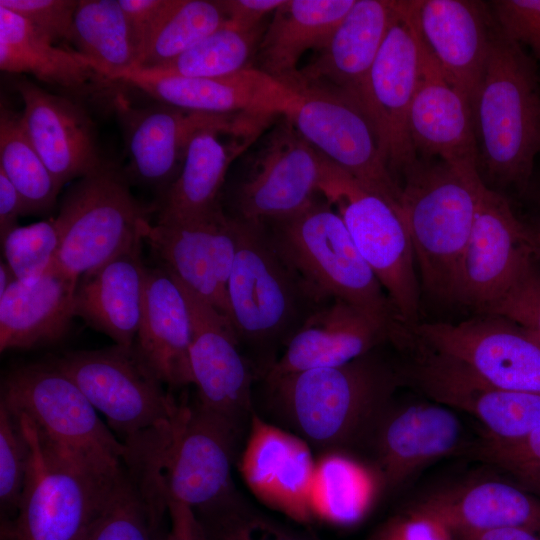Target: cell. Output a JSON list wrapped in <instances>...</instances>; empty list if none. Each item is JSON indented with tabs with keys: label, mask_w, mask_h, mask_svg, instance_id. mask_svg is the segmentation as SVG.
Returning <instances> with one entry per match:
<instances>
[{
	"label": "cell",
	"mask_w": 540,
	"mask_h": 540,
	"mask_svg": "<svg viewBox=\"0 0 540 540\" xmlns=\"http://www.w3.org/2000/svg\"><path fill=\"white\" fill-rule=\"evenodd\" d=\"M241 435L197 402L180 404L169 426L125 442L124 464L165 509L175 501L201 513L239 494L232 466Z\"/></svg>",
	"instance_id": "1"
},
{
	"label": "cell",
	"mask_w": 540,
	"mask_h": 540,
	"mask_svg": "<svg viewBox=\"0 0 540 540\" xmlns=\"http://www.w3.org/2000/svg\"><path fill=\"white\" fill-rule=\"evenodd\" d=\"M237 220L238 242L227 288L230 320L241 349L264 377L280 350L327 300L320 299L281 255L262 223Z\"/></svg>",
	"instance_id": "2"
},
{
	"label": "cell",
	"mask_w": 540,
	"mask_h": 540,
	"mask_svg": "<svg viewBox=\"0 0 540 540\" xmlns=\"http://www.w3.org/2000/svg\"><path fill=\"white\" fill-rule=\"evenodd\" d=\"M401 378L373 350L344 365L265 382L274 406L297 436L333 452L374 432Z\"/></svg>",
	"instance_id": "3"
},
{
	"label": "cell",
	"mask_w": 540,
	"mask_h": 540,
	"mask_svg": "<svg viewBox=\"0 0 540 540\" xmlns=\"http://www.w3.org/2000/svg\"><path fill=\"white\" fill-rule=\"evenodd\" d=\"M472 111L485 172L525 191L540 152V86L532 59L496 23Z\"/></svg>",
	"instance_id": "4"
},
{
	"label": "cell",
	"mask_w": 540,
	"mask_h": 540,
	"mask_svg": "<svg viewBox=\"0 0 540 540\" xmlns=\"http://www.w3.org/2000/svg\"><path fill=\"white\" fill-rule=\"evenodd\" d=\"M260 223L320 299H340L354 306L382 327L392 344L403 337L406 328L388 295L325 198L315 197L290 216Z\"/></svg>",
	"instance_id": "5"
},
{
	"label": "cell",
	"mask_w": 540,
	"mask_h": 540,
	"mask_svg": "<svg viewBox=\"0 0 540 540\" xmlns=\"http://www.w3.org/2000/svg\"><path fill=\"white\" fill-rule=\"evenodd\" d=\"M400 213L408 231L421 289L452 304L458 269L484 184L478 168L417 162L403 173Z\"/></svg>",
	"instance_id": "6"
},
{
	"label": "cell",
	"mask_w": 540,
	"mask_h": 540,
	"mask_svg": "<svg viewBox=\"0 0 540 540\" xmlns=\"http://www.w3.org/2000/svg\"><path fill=\"white\" fill-rule=\"evenodd\" d=\"M24 415L39 440L59 456L100 476L116 477L127 447L97 415L79 387L50 361L11 369L1 384V400Z\"/></svg>",
	"instance_id": "7"
},
{
	"label": "cell",
	"mask_w": 540,
	"mask_h": 540,
	"mask_svg": "<svg viewBox=\"0 0 540 540\" xmlns=\"http://www.w3.org/2000/svg\"><path fill=\"white\" fill-rule=\"evenodd\" d=\"M319 193L341 216L401 323L411 330L419 323L420 286L412 243L401 215L327 157Z\"/></svg>",
	"instance_id": "8"
},
{
	"label": "cell",
	"mask_w": 540,
	"mask_h": 540,
	"mask_svg": "<svg viewBox=\"0 0 540 540\" xmlns=\"http://www.w3.org/2000/svg\"><path fill=\"white\" fill-rule=\"evenodd\" d=\"M152 210L134 198L124 173L104 162L80 178L61 202L55 217L61 235L56 266L79 279L97 270L142 240Z\"/></svg>",
	"instance_id": "9"
},
{
	"label": "cell",
	"mask_w": 540,
	"mask_h": 540,
	"mask_svg": "<svg viewBox=\"0 0 540 540\" xmlns=\"http://www.w3.org/2000/svg\"><path fill=\"white\" fill-rule=\"evenodd\" d=\"M17 415L30 440L32 455L17 515L2 526V537L84 540L121 473L100 476L59 456L39 440L24 415Z\"/></svg>",
	"instance_id": "10"
},
{
	"label": "cell",
	"mask_w": 540,
	"mask_h": 540,
	"mask_svg": "<svg viewBox=\"0 0 540 540\" xmlns=\"http://www.w3.org/2000/svg\"><path fill=\"white\" fill-rule=\"evenodd\" d=\"M50 362L79 387L123 442L169 426L178 410L134 345L70 351Z\"/></svg>",
	"instance_id": "11"
},
{
	"label": "cell",
	"mask_w": 540,
	"mask_h": 540,
	"mask_svg": "<svg viewBox=\"0 0 540 540\" xmlns=\"http://www.w3.org/2000/svg\"><path fill=\"white\" fill-rule=\"evenodd\" d=\"M401 350L411 355L401 377H407L435 402L475 417L484 426L486 439L515 442L540 428V394L492 385L464 364L411 337Z\"/></svg>",
	"instance_id": "12"
},
{
	"label": "cell",
	"mask_w": 540,
	"mask_h": 540,
	"mask_svg": "<svg viewBox=\"0 0 540 540\" xmlns=\"http://www.w3.org/2000/svg\"><path fill=\"white\" fill-rule=\"evenodd\" d=\"M410 337L502 389L540 394V338L497 314L458 323H418Z\"/></svg>",
	"instance_id": "13"
},
{
	"label": "cell",
	"mask_w": 540,
	"mask_h": 540,
	"mask_svg": "<svg viewBox=\"0 0 540 540\" xmlns=\"http://www.w3.org/2000/svg\"><path fill=\"white\" fill-rule=\"evenodd\" d=\"M297 94L295 105L284 117L313 147L401 215L400 185L383 156L375 126L364 109L339 95L314 90Z\"/></svg>",
	"instance_id": "14"
},
{
	"label": "cell",
	"mask_w": 540,
	"mask_h": 540,
	"mask_svg": "<svg viewBox=\"0 0 540 540\" xmlns=\"http://www.w3.org/2000/svg\"><path fill=\"white\" fill-rule=\"evenodd\" d=\"M534 260L525 222L515 216L503 195L484 183L458 269L453 303L487 313Z\"/></svg>",
	"instance_id": "15"
},
{
	"label": "cell",
	"mask_w": 540,
	"mask_h": 540,
	"mask_svg": "<svg viewBox=\"0 0 540 540\" xmlns=\"http://www.w3.org/2000/svg\"><path fill=\"white\" fill-rule=\"evenodd\" d=\"M254 156L237 189L233 217L256 223L287 217L319 194L326 157L286 117Z\"/></svg>",
	"instance_id": "16"
},
{
	"label": "cell",
	"mask_w": 540,
	"mask_h": 540,
	"mask_svg": "<svg viewBox=\"0 0 540 540\" xmlns=\"http://www.w3.org/2000/svg\"><path fill=\"white\" fill-rule=\"evenodd\" d=\"M175 279L191 315L190 366L197 391L196 402L242 434L254 413L252 383L255 370L243 354L231 323Z\"/></svg>",
	"instance_id": "17"
},
{
	"label": "cell",
	"mask_w": 540,
	"mask_h": 540,
	"mask_svg": "<svg viewBox=\"0 0 540 540\" xmlns=\"http://www.w3.org/2000/svg\"><path fill=\"white\" fill-rule=\"evenodd\" d=\"M419 71L420 39L405 0L374 60L367 85V114L393 175L403 174L418 160L409 132V111Z\"/></svg>",
	"instance_id": "18"
},
{
	"label": "cell",
	"mask_w": 540,
	"mask_h": 540,
	"mask_svg": "<svg viewBox=\"0 0 540 540\" xmlns=\"http://www.w3.org/2000/svg\"><path fill=\"white\" fill-rule=\"evenodd\" d=\"M238 227L235 217L221 212L188 224L166 225L147 220L141 237L162 267L231 323L227 288Z\"/></svg>",
	"instance_id": "19"
},
{
	"label": "cell",
	"mask_w": 540,
	"mask_h": 540,
	"mask_svg": "<svg viewBox=\"0 0 540 540\" xmlns=\"http://www.w3.org/2000/svg\"><path fill=\"white\" fill-rule=\"evenodd\" d=\"M275 116L254 114L230 128H208L189 142L176 180L156 204L158 224L200 222L220 214L219 195L232 162Z\"/></svg>",
	"instance_id": "20"
},
{
	"label": "cell",
	"mask_w": 540,
	"mask_h": 540,
	"mask_svg": "<svg viewBox=\"0 0 540 540\" xmlns=\"http://www.w3.org/2000/svg\"><path fill=\"white\" fill-rule=\"evenodd\" d=\"M130 159V172L161 197L180 173L193 136L208 128H230L252 113L215 114L180 109L167 104L133 107L115 101Z\"/></svg>",
	"instance_id": "21"
},
{
	"label": "cell",
	"mask_w": 540,
	"mask_h": 540,
	"mask_svg": "<svg viewBox=\"0 0 540 540\" xmlns=\"http://www.w3.org/2000/svg\"><path fill=\"white\" fill-rule=\"evenodd\" d=\"M400 9L401 1L355 0L327 45L299 70L295 92L314 90L343 96L367 113L369 73Z\"/></svg>",
	"instance_id": "22"
},
{
	"label": "cell",
	"mask_w": 540,
	"mask_h": 540,
	"mask_svg": "<svg viewBox=\"0 0 540 540\" xmlns=\"http://www.w3.org/2000/svg\"><path fill=\"white\" fill-rule=\"evenodd\" d=\"M419 37L447 81L471 103L480 87L494 19L480 1L411 0Z\"/></svg>",
	"instance_id": "23"
},
{
	"label": "cell",
	"mask_w": 540,
	"mask_h": 540,
	"mask_svg": "<svg viewBox=\"0 0 540 540\" xmlns=\"http://www.w3.org/2000/svg\"><path fill=\"white\" fill-rule=\"evenodd\" d=\"M120 81L163 104L215 114L252 113L285 116L298 94L257 68L214 78L161 76L134 69Z\"/></svg>",
	"instance_id": "24"
},
{
	"label": "cell",
	"mask_w": 540,
	"mask_h": 540,
	"mask_svg": "<svg viewBox=\"0 0 540 540\" xmlns=\"http://www.w3.org/2000/svg\"><path fill=\"white\" fill-rule=\"evenodd\" d=\"M239 468L251 492L271 508L301 522L314 514L316 463L308 443L299 436L265 422L254 412Z\"/></svg>",
	"instance_id": "25"
},
{
	"label": "cell",
	"mask_w": 540,
	"mask_h": 540,
	"mask_svg": "<svg viewBox=\"0 0 540 540\" xmlns=\"http://www.w3.org/2000/svg\"><path fill=\"white\" fill-rule=\"evenodd\" d=\"M15 87L24 104L26 133L61 187L103 165L92 120L82 107L26 79Z\"/></svg>",
	"instance_id": "26"
},
{
	"label": "cell",
	"mask_w": 540,
	"mask_h": 540,
	"mask_svg": "<svg viewBox=\"0 0 540 540\" xmlns=\"http://www.w3.org/2000/svg\"><path fill=\"white\" fill-rule=\"evenodd\" d=\"M409 132L416 153L438 156L454 166L478 168L479 148L471 103L443 76L421 39L420 71L409 111Z\"/></svg>",
	"instance_id": "27"
},
{
	"label": "cell",
	"mask_w": 540,
	"mask_h": 540,
	"mask_svg": "<svg viewBox=\"0 0 540 540\" xmlns=\"http://www.w3.org/2000/svg\"><path fill=\"white\" fill-rule=\"evenodd\" d=\"M462 437L460 419L440 403L388 408L373 432L384 486L396 488L425 466L454 453L461 447Z\"/></svg>",
	"instance_id": "28"
},
{
	"label": "cell",
	"mask_w": 540,
	"mask_h": 540,
	"mask_svg": "<svg viewBox=\"0 0 540 540\" xmlns=\"http://www.w3.org/2000/svg\"><path fill=\"white\" fill-rule=\"evenodd\" d=\"M385 341H389L387 332L363 312L340 299H329L293 336L264 379L344 365Z\"/></svg>",
	"instance_id": "29"
},
{
	"label": "cell",
	"mask_w": 540,
	"mask_h": 540,
	"mask_svg": "<svg viewBox=\"0 0 540 540\" xmlns=\"http://www.w3.org/2000/svg\"><path fill=\"white\" fill-rule=\"evenodd\" d=\"M192 322L184 293L164 267H147L141 324L134 347L163 385L193 384Z\"/></svg>",
	"instance_id": "30"
},
{
	"label": "cell",
	"mask_w": 540,
	"mask_h": 540,
	"mask_svg": "<svg viewBox=\"0 0 540 540\" xmlns=\"http://www.w3.org/2000/svg\"><path fill=\"white\" fill-rule=\"evenodd\" d=\"M79 280L54 263L36 279L14 282L0 296V351L61 340L75 317Z\"/></svg>",
	"instance_id": "31"
},
{
	"label": "cell",
	"mask_w": 540,
	"mask_h": 540,
	"mask_svg": "<svg viewBox=\"0 0 540 540\" xmlns=\"http://www.w3.org/2000/svg\"><path fill=\"white\" fill-rule=\"evenodd\" d=\"M138 241L78 283L75 316L110 337L134 345L141 324L147 267Z\"/></svg>",
	"instance_id": "32"
},
{
	"label": "cell",
	"mask_w": 540,
	"mask_h": 540,
	"mask_svg": "<svg viewBox=\"0 0 540 540\" xmlns=\"http://www.w3.org/2000/svg\"><path fill=\"white\" fill-rule=\"evenodd\" d=\"M355 0H284L263 33L256 59L260 71L295 91L297 68L308 50L323 49Z\"/></svg>",
	"instance_id": "33"
},
{
	"label": "cell",
	"mask_w": 540,
	"mask_h": 540,
	"mask_svg": "<svg viewBox=\"0 0 540 540\" xmlns=\"http://www.w3.org/2000/svg\"><path fill=\"white\" fill-rule=\"evenodd\" d=\"M414 508L455 532L501 528L540 530V496L503 480H483L432 494Z\"/></svg>",
	"instance_id": "34"
},
{
	"label": "cell",
	"mask_w": 540,
	"mask_h": 540,
	"mask_svg": "<svg viewBox=\"0 0 540 540\" xmlns=\"http://www.w3.org/2000/svg\"><path fill=\"white\" fill-rule=\"evenodd\" d=\"M54 43L26 19L0 6L2 71L30 74L42 82L72 91L104 80L78 52Z\"/></svg>",
	"instance_id": "35"
},
{
	"label": "cell",
	"mask_w": 540,
	"mask_h": 540,
	"mask_svg": "<svg viewBox=\"0 0 540 540\" xmlns=\"http://www.w3.org/2000/svg\"><path fill=\"white\" fill-rule=\"evenodd\" d=\"M71 43L104 80H119L136 67V41L119 0H79Z\"/></svg>",
	"instance_id": "36"
},
{
	"label": "cell",
	"mask_w": 540,
	"mask_h": 540,
	"mask_svg": "<svg viewBox=\"0 0 540 540\" xmlns=\"http://www.w3.org/2000/svg\"><path fill=\"white\" fill-rule=\"evenodd\" d=\"M0 170L19 192L25 214L45 213L53 208L62 187L29 139L21 114L3 106L0 113Z\"/></svg>",
	"instance_id": "37"
},
{
	"label": "cell",
	"mask_w": 540,
	"mask_h": 540,
	"mask_svg": "<svg viewBox=\"0 0 540 540\" xmlns=\"http://www.w3.org/2000/svg\"><path fill=\"white\" fill-rule=\"evenodd\" d=\"M261 28L246 30L226 21L217 30L177 57L146 72L183 78L223 77L250 68L262 35Z\"/></svg>",
	"instance_id": "38"
},
{
	"label": "cell",
	"mask_w": 540,
	"mask_h": 540,
	"mask_svg": "<svg viewBox=\"0 0 540 540\" xmlns=\"http://www.w3.org/2000/svg\"><path fill=\"white\" fill-rule=\"evenodd\" d=\"M226 21L221 1L168 0L135 69L151 68L177 57Z\"/></svg>",
	"instance_id": "39"
},
{
	"label": "cell",
	"mask_w": 540,
	"mask_h": 540,
	"mask_svg": "<svg viewBox=\"0 0 540 540\" xmlns=\"http://www.w3.org/2000/svg\"><path fill=\"white\" fill-rule=\"evenodd\" d=\"M165 513L124 464L84 540H166L160 531Z\"/></svg>",
	"instance_id": "40"
},
{
	"label": "cell",
	"mask_w": 540,
	"mask_h": 540,
	"mask_svg": "<svg viewBox=\"0 0 540 540\" xmlns=\"http://www.w3.org/2000/svg\"><path fill=\"white\" fill-rule=\"evenodd\" d=\"M373 494V480L353 460L327 453L317 463L312 487L316 514L338 524L362 518Z\"/></svg>",
	"instance_id": "41"
},
{
	"label": "cell",
	"mask_w": 540,
	"mask_h": 540,
	"mask_svg": "<svg viewBox=\"0 0 540 540\" xmlns=\"http://www.w3.org/2000/svg\"><path fill=\"white\" fill-rule=\"evenodd\" d=\"M5 262L18 281L36 279L56 262L61 235L55 218L17 226L2 240Z\"/></svg>",
	"instance_id": "42"
},
{
	"label": "cell",
	"mask_w": 540,
	"mask_h": 540,
	"mask_svg": "<svg viewBox=\"0 0 540 540\" xmlns=\"http://www.w3.org/2000/svg\"><path fill=\"white\" fill-rule=\"evenodd\" d=\"M196 515L205 540H307L253 510L240 494Z\"/></svg>",
	"instance_id": "43"
},
{
	"label": "cell",
	"mask_w": 540,
	"mask_h": 540,
	"mask_svg": "<svg viewBox=\"0 0 540 540\" xmlns=\"http://www.w3.org/2000/svg\"><path fill=\"white\" fill-rule=\"evenodd\" d=\"M31 455V443L20 418L0 403V505L1 513L13 520L24 492Z\"/></svg>",
	"instance_id": "44"
},
{
	"label": "cell",
	"mask_w": 540,
	"mask_h": 540,
	"mask_svg": "<svg viewBox=\"0 0 540 540\" xmlns=\"http://www.w3.org/2000/svg\"><path fill=\"white\" fill-rule=\"evenodd\" d=\"M509 318L540 338V263H531L522 277L487 313Z\"/></svg>",
	"instance_id": "45"
},
{
	"label": "cell",
	"mask_w": 540,
	"mask_h": 540,
	"mask_svg": "<svg viewBox=\"0 0 540 540\" xmlns=\"http://www.w3.org/2000/svg\"><path fill=\"white\" fill-rule=\"evenodd\" d=\"M78 1L0 0V6L26 19L52 41L71 42L73 18Z\"/></svg>",
	"instance_id": "46"
},
{
	"label": "cell",
	"mask_w": 540,
	"mask_h": 540,
	"mask_svg": "<svg viewBox=\"0 0 540 540\" xmlns=\"http://www.w3.org/2000/svg\"><path fill=\"white\" fill-rule=\"evenodd\" d=\"M492 17L509 39L529 47L540 61V0L490 2Z\"/></svg>",
	"instance_id": "47"
},
{
	"label": "cell",
	"mask_w": 540,
	"mask_h": 540,
	"mask_svg": "<svg viewBox=\"0 0 540 540\" xmlns=\"http://www.w3.org/2000/svg\"><path fill=\"white\" fill-rule=\"evenodd\" d=\"M375 540H455V534L441 519L413 508L388 523Z\"/></svg>",
	"instance_id": "48"
},
{
	"label": "cell",
	"mask_w": 540,
	"mask_h": 540,
	"mask_svg": "<svg viewBox=\"0 0 540 540\" xmlns=\"http://www.w3.org/2000/svg\"><path fill=\"white\" fill-rule=\"evenodd\" d=\"M471 453L483 461L507 470L520 466H540V428L515 442L499 443L484 439Z\"/></svg>",
	"instance_id": "49"
},
{
	"label": "cell",
	"mask_w": 540,
	"mask_h": 540,
	"mask_svg": "<svg viewBox=\"0 0 540 540\" xmlns=\"http://www.w3.org/2000/svg\"><path fill=\"white\" fill-rule=\"evenodd\" d=\"M167 3L168 0H119L136 41L137 63Z\"/></svg>",
	"instance_id": "50"
},
{
	"label": "cell",
	"mask_w": 540,
	"mask_h": 540,
	"mask_svg": "<svg viewBox=\"0 0 540 540\" xmlns=\"http://www.w3.org/2000/svg\"><path fill=\"white\" fill-rule=\"evenodd\" d=\"M284 0H223L227 21L246 30L261 27V22L273 13Z\"/></svg>",
	"instance_id": "51"
},
{
	"label": "cell",
	"mask_w": 540,
	"mask_h": 540,
	"mask_svg": "<svg viewBox=\"0 0 540 540\" xmlns=\"http://www.w3.org/2000/svg\"><path fill=\"white\" fill-rule=\"evenodd\" d=\"M170 527L166 540H205L202 525L192 508L171 501L167 503Z\"/></svg>",
	"instance_id": "52"
},
{
	"label": "cell",
	"mask_w": 540,
	"mask_h": 540,
	"mask_svg": "<svg viewBox=\"0 0 540 540\" xmlns=\"http://www.w3.org/2000/svg\"><path fill=\"white\" fill-rule=\"evenodd\" d=\"M25 214L23 200L7 178L0 170V237L1 240L18 226V217Z\"/></svg>",
	"instance_id": "53"
},
{
	"label": "cell",
	"mask_w": 540,
	"mask_h": 540,
	"mask_svg": "<svg viewBox=\"0 0 540 540\" xmlns=\"http://www.w3.org/2000/svg\"><path fill=\"white\" fill-rule=\"evenodd\" d=\"M455 540H540V530L501 528L488 531L455 532Z\"/></svg>",
	"instance_id": "54"
},
{
	"label": "cell",
	"mask_w": 540,
	"mask_h": 540,
	"mask_svg": "<svg viewBox=\"0 0 540 540\" xmlns=\"http://www.w3.org/2000/svg\"><path fill=\"white\" fill-rule=\"evenodd\" d=\"M506 471L517 479L520 486L540 496V466L513 467Z\"/></svg>",
	"instance_id": "55"
},
{
	"label": "cell",
	"mask_w": 540,
	"mask_h": 540,
	"mask_svg": "<svg viewBox=\"0 0 540 540\" xmlns=\"http://www.w3.org/2000/svg\"><path fill=\"white\" fill-rule=\"evenodd\" d=\"M525 224L527 236L531 244L533 254L536 260L540 263V221Z\"/></svg>",
	"instance_id": "56"
},
{
	"label": "cell",
	"mask_w": 540,
	"mask_h": 540,
	"mask_svg": "<svg viewBox=\"0 0 540 540\" xmlns=\"http://www.w3.org/2000/svg\"><path fill=\"white\" fill-rule=\"evenodd\" d=\"M17 281V278L5 261L0 263V296Z\"/></svg>",
	"instance_id": "57"
},
{
	"label": "cell",
	"mask_w": 540,
	"mask_h": 540,
	"mask_svg": "<svg viewBox=\"0 0 540 540\" xmlns=\"http://www.w3.org/2000/svg\"><path fill=\"white\" fill-rule=\"evenodd\" d=\"M539 206H540V196H539Z\"/></svg>",
	"instance_id": "58"
}]
</instances>
